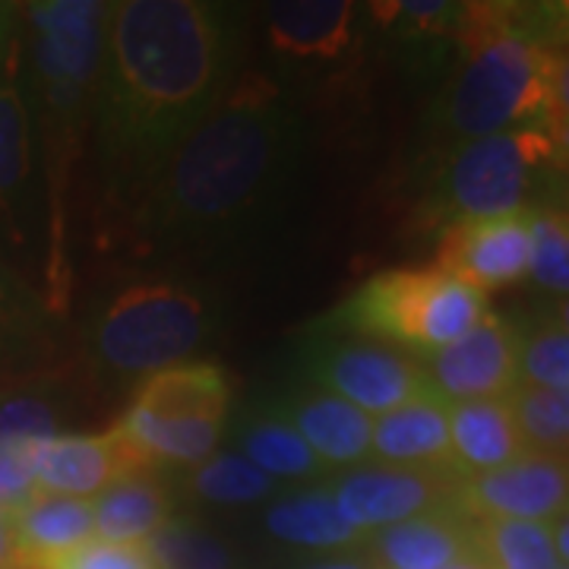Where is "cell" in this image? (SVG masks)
Instances as JSON below:
<instances>
[{
	"instance_id": "603a6c76",
	"label": "cell",
	"mask_w": 569,
	"mask_h": 569,
	"mask_svg": "<svg viewBox=\"0 0 569 569\" xmlns=\"http://www.w3.org/2000/svg\"><path fill=\"white\" fill-rule=\"evenodd\" d=\"M32 174V114L17 77V54L0 73V212H13Z\"/></svg>"
},
{
	"instance_id": "f1b7e54d",
	"label": "cell",
	"mask_w": 569,
	"mask_h": 569,
	"mask_svg": "<svg viewBox=\"0 0 569 569\" xmlns=\"http://www.w3.org/2000/svg\"><path fill=\"white\" fill-rule=\"evenodd\" d=\"M509 406L529 449L569 456V389L516 387Z\"/></svg>"
},
{
	"instance_id": "5b68a950",
	"label": "cell",
	"mask_w": 569,
	"mask_h": 569,
	"mask_svg": "<svg viewBox=\"0 0 569 569\" xmlns=\"http://www.w3.org/2000/svg\"><path fill=\"white\" fill-rule=\"evenodd\" d=\"M488 317L481 288L456 279L440 266L389 269L365 282L346 305L336 307L329 323L383 346H399L427 358L462 339Z\"/></svg>"
},
{
	"instance_id": "484cf974",
	"label": "cell",
	"mask_w": 569,
	"mask_h": 569,
	"mask_svg": "<svg viewBox=\"0 0 569 569\" xmlns=\"http://www.w3.org/2000/svg\"><path fill=\"white\" fill-rule=\"evenodd\" d=\"M475 541L488 569H560L550 522L481 519Z\"/></svg>"
},
{
	"instance_id": "83f0119b",
	"label": "cell",
	"mask_w": 569,
	"mask_h": 569,
	"mask_svg": "<svg viewBox=\"0 0 569 569\" xmlns=\"http://www.w3.org/2000/svg\"><path fill=\"white\" fill-rule=\"evenodd\" d=\"M190 490L206 503L244 507V503H260L266 497H272L276 481L244 456L219 452V456H209L206 462L193 468Z\"/></svg>"
},
{
	"instance_id": "8992f818",
	"label": "cell",
	"mask_w": 569,
	"mask_h": 569,
	"mask_svg": "<svg viewBox=\"0 0 569 569\" xmlns=\"http://www.w3.org/2000/svg\"><path fill=\"white\" fill-rule=\"evenodd\" d=\"M212 336V307L174 282H133L114 291L92 323V355L111 377L146 380L183 365Z\"/></svg>"
},
{
	"instance_id": "7bdbcfd3",
	"label": "cell",
	"mask_w": 569,
	"mask_h": 569,
	"mask_svg": "<svg viewBox=\"0 0 569 569\" xmlns=\"http://www.w3.org/2000/svg\"><path fill=\"white\" fill-rule=\"evenodd\" d=\"M29 3H44V0H29Z\"/></svg>"
},
{
	"instance_id": "f35d334b",
	"label": "cell",
	"mask_w": 569,
	"mask_h": 569,
	"mask_svg": "<svg viewBox=\"0 0 569 569\" xmlns=\"http://www.w3.org/2000/svg\"><path fill=\"white\" fill-rule=\"evenodd\" d=\"M20 567V553L13 548V538H10V529L3 522V512H0V569H17Z\"/></svg>"
},
{
	"instance_id": "5bb4252c",
	"label": "cell",
	"mask_w": 569,
	"mask_h": 569,
	"mask_svg": "<svg viewBox=\"0 0 569 569\" xmlns=\"http://www.w3.org/2000/svg\"><path fill=\"white\" fill-rule=\"evenodd\" d=\"M149 466L121 427L111 433H58L32 449L36 490L77 500H96L114 481Z\"/></svg>"
},
{
	"instance_id": "3957f363",
	"label": "cell",
	"mask_w": 569,
	"mask_h": 569,
	"mask_svg": "<svg viewBox=\"0 0 569 569\" xmlns=\"http://www.w3.org/2000/svg\"><path fill=\"white\" fill-rule=\"evenodd\" d=\"M557 203H569V171L557 164L548 127H519L456 142L437 171L430 212L449 228Z\"/></svg>"
},
{
	"instance_id": "d6a6232c",
	"label": "cell",
	"mask_w": 569,
	"mask_h": 569,
	"mask_svg": "<svg viewBox=\"0 0 569 569\" xmlns=\"http://www.w3.org/2000/svg\"><path fill=\"white\" fill-rule=\"evenodd\" d=\"M51 437H58V415L44 399L17 396L0 406V452L32 456Z\"/></svg>"
},
{
	"instance_id": "74e56055",
	"label": "cell",
	"mask_w": 569,
	"mask_h": 569,
	"mask_svg": "<svg viewBox=\"0 0 569 569\" xmlns=\"http://www.w3.org/2000/svg\"><path fill=\"white\" fill-rule=\"evenodd\" d=\"M550 531H553V548H557L560 563H567L569 567V509L563 516H557V519L550 522Z\"/></svg>"
},
{
	"instance_id": "ffe728a7",
	"label": "cell",
	"mask_w": 569,
	"mask_h": 569,
	"mask_svg": "<svg viewBox=\"0 0 569 569\" xmlns=\"http://www.w3.org/2000/svg\"><path fill=\"white\" fill-rule=\"evenodd\" d=\"M449 449V406L437 396L415 399L402 408L373 418L370 433V462L399 468H447Z\"/></svg>"
},
{
	"instance_id": "7402d4cb",
	"label": "cell",
	"mask_w": 569,
	"mask_h": 569,
	"mask_svg": "<svg viewBox=\"0 0 569 569\" xmlns=\"http://www.w3.org/2000/svg\"><path fill=\"white\" fill-rule=\"evenodd\" d=\"M266 529L284 545L310 550L348 548L361 538V531L351 529L329 490H305L282 497L266 512Z\"/></svg>"
},
{
	"instance_id": "e575fe53",
	"label": "cell",
	"mask_w": 569,
	"mask_h": 569,
	"mask_svg": "<svg viewBox=\"0 0 569 569\" xmlns=\"http://www.w3.org/2000/svg\"><path fill=\"white\" fill-rule=\"evenodd\" d=\"M36 493L32 481V456L20 452H0V512L20 507Z\"/></svg>"
},
{
	"instance_id": "e0dca14e",
	"label": "cell",
	"mask_w": 569,
	"mask_h": 569,
	"mask_svg": "<svg viewBox=\"0 0 569 569\" xmlns=\"http://www.w3.org/2000/svg\"><path fill=\"white\" fill-rule=\"evenodd\" d=\"M3 522L10 529L13 548L26 567H51L63 553L82 548L96 538L92 500L58 497L36 490L20 507L7 509Z\"/></svg>"
},
{
	"instance_id": "44dd1931",
	"label": "cell",
	"mask_w": 569,
	"mask_h": 569,
	"mask_svg": "<svg viewBox=\"0 0 569 569\" xmlns=\"http://www.w3.org/2000/svg\"><path fill=\"white\" fill-rule=\"evenodd\" d=\"M168 493L142 471L127 475L92 500L96 538L114 545H146L168 526Z\"/></svg>"
},
{
	"instance_id": "ac0fdd59",
	"label": "cell",
	"mask_w": 569,
	"mask_h": 569,
	"mask_svg": "<svg viewBox=\"0 0 569 569\" xmlns=\"http://www.w3.org/2000/svg\"><path fill=\"white\" fill-rule=\"evenodd\" d=\"M276 415L305 437L307 447L317 452V459L326 468L370 462L373 418L346 399L323 392V389H310V392L291 396Z\"/></svg>"
},
{
	"instance_id": "d4e9b609",
	"label": "cell",
	"mask_w": 569,
	"mask_h": 569,
	"mask_svg": "<svg viewBox=\"0 0 569 569\" xmlns=\"http://www.w3.org/2000/svg\"><path fill=\"white\" fill-rule=\"evenodd\" d=\"M241 449L244 459L266 471L272 481H307L326 471L317 452L305 443V437L279 415L253 418L241 430Z\"/></svg>"
},
{
	"instance_id": "4fadbf2b",
	"label": "cell",
	"mask_w": 569,
	"mask_h": 569,
	"mask_svg": "<svg viewBox=\"0 0 569 569\" xmlns=\"http://www.w3.org/2000/svg\"><path fill=\"white\" fill-rule=\"evenodd\" d=\"M516 326L488 313L471 326L462 339L427 355L425 370L430 389L447 402H478V399H507L519 387L516 370Z\"/></svg>"
},
{
	"instance_id": "6da1fadb",
	"label": "cell",
	"mask_w": 569,
	"mask_h": 569,
	"mask_svg": "<svg viewBox=\"0 0 569 569\" xmlns=\"http://www.w3.org/2000/svg\"><path fill=\"white\" fill-rule=\"evenodd\" d=\"M238 0H108L99 54L104 156L137 183L231 82Z\"/></svg>"
},
{
	"instance_id": "cb8c5ba5",
	"label": "cell",
	"mask_w": 569,
	"mask_h": 569,
	"mask_svg": "<svg viewBox=\"0 0 569 569\" xmlns=\"http://www.w3.org/2000/svg\"><path fill=\"white\" fill-rule=\"evenodd\" d=\"M365 17L383 36L402 44L459 41L466 29L468 0H361Z\"/></svg>"
},
{
	"instance_id": "9c48e42d",
	"label": "cell",
	"mask_w": 569,
	"mask_h": 569,
	"mask_svg": "<svg viewBox=\"0 0 569 569\" xmlns=\"http://www.w3.org/2000/svg\"><path fill=\"white\" fill-rule=\"evenodd\" d=\"M361 0H263L266 48L298 77L342 70L361 51Z\"/></svg>"
},
{
	"instance_id": "60d3db41",
	"label": "cell",
	"mask_w": 569,
	"mask_h": 569,
	"mask_svg": "<svg viewBox=\"0 0 569 569\" xmlns=\"http://www.w3.org/2000/svg\"><path fill=\"white\" fill-rule=\"evenodd\" d=\"M447 569H488V567H485V560H481V557H471V560L452 563V567H447Z\"/></svg>"
},
{
	"instance_id": "ba28073f",
	"label": "cell",
	"mask_w": 569,
	"mask_h": 569,
	"mask_svg": "<svg viewBox=\"0 0 569 569\" xmlns=\"http://www.w3.org/2000/svg\"><path fill=\"white\" fill-rule=\"evenodd\" d=\"M104 3L108 0L29 3L41 96L48 111L63 123L80 118L92 86L99 82Z\"/></svg>"
},
{
	"instance_id": "f546056e",
	"label": "cell",
	"mask_w": 569,
	"mask_h": 569,
	"mask_svg": "<svg viewBox=\"0 0 569 569\" xmlns=\"http://www.w3.org/2000/svg\"><path fill=\"white\" fill-rule=\"evenodd\" d=\"M529 276L550 295H569V203L531 212Z\"/></svg>"
},
{
	"instance_id": "836d02e7",
	"label": "cell",
	"mask_w": 569,
	"mask_h": 569,
	"mask_svg": "<svg viewBox=\"0 0 569 569\" xmlns=\"http://www.w3.org/2000/svg\"><path fill=\"white\" fill-rule=\"evenodd\" d=\"M48 569H162L149 545H114V541H86L82 548L63 553Z\"/></svg>"
},
{
	"instance_id": "277c9868",
	"label": "cell",
	"mask_w": 569,
	"mask_h": 569,
	"mask_svg": "<svg viewBox=\"0 0 569 569\" xmlns=\"http://www.w3.org/2000/svg\"><path fill=\"white\" fill-rule=\"evenodd\" d=\"M550 51L507 32L468 41L433 111L437 133L468 142L519 127H545L550 118Z\"/></svg>"
},
{
	"instance_id": "8d00e7d4",
	"label": "cell",
	"mask_w": 569,
	"mask_h": 569,
	"mask_svg": "<svg viewBox=\"0 0 569 569\" xmlns=\"http://www.w3.org/2000/svg\"><path fill=\"white\" fill-rule=\"evenodd\" d=\"M17 54V0H0V73Z\"/></svg>"
},
{
	"instance_id": "d6986e66",
	"label": "cell",
	"mask_w": 569,
	"mask_h": 569,
	"mask_svg": "<svg viewBox=\"0 0 569 569\" xmlns=\"http://www.w3.org/2000/svg\"><path fill=\"white\" fill-rule=\"evenodd\" d=\"M373 553L383 569H447L478 557V541L466 516L447 507L380 529Z\"/></svg>"
},
{
	"instance_id": "1f68e13d",
	"label": "cell",
	"mask_w": 569,
	"mask_h": 569,
	"mask_svg": "<svg viewBox=\"0 0 569 569\" xmlns=\"http://www.w3.org/2000/svg\"><path fill=\"white\" fill-rule=\"evenodd\" d=\"M41 307L32 291L0 260V358L20 355L39 339Z\"/></svg>"
},
{
	"instance_id": "7a4b0ae2",
	"label": "cell",
	"mask_w": 569,
	"mask_h": 569,
	"mask_svg": "<svg viewBox=\"0 0 569 569\" xmlns=\"http://www.w3.org/2000/svg\"><path fill=\"white\" fill-rule=\"evenodd\" d=\"M305 149V121L279 82H228L216 104L142 181V231L152 241H209L253 222Z\"/></svg>"
},
{
	"instance_id": "ee69618b",
	"label": "cell",
	"mask_w": 569,
	"mask_h": 569,
	"mask_svg": "<svg viewBox=\"0 0 569 569\" xmlns=\"http://www.w3.org/2000/svg\"><path fill=\"white\" fill-rule=\"evenodd\" d=\"M560 569H569V567H560Z\"/></svg>"
},
{
	"instance_id": "d590c367",
	"label": "cell",
	"mask_w": 569,
	"mask_h": 569,
	"mask_svg": "<svg viewBox=\"0 0 569 569\" xmlns=\"http://www.w3.org/2000/svg\"><path fill=\"white\" fill-rule=\"evenodd\" d=\"M548 86H550V114L569 123V48L550 51L548 58Z\"/></svg>"
},
{
	"instance_id": "4dcf8cb0",
	"label": "cell",
	"mask_w": 569,
	"mask_h": 569,
	"mask_svg": "<svg viewBox=\"0 0 569 569\" xmlns=\"http://www.w3.org/2000/svg\"><path fill=\"white\" fill-rule=\"evenodd\" d=\"M146 545L162 569H231V557L216 538L187 526H162Z\"/></svg>"
},
{
	"instance_id": "52a82bcc",
	"label": "cell",
	"mask_w": 569,
	"mask_h": 569,
	"mask_svg": "<svg viewBox=\"0 0 569 569\" xmlns=\"http://www.w3.org/2000/svg\"><path fill=\"white\" fill-rule=\"evenodd\" d=\"M231 383L219 365L183 361L146 377L121 430L149 462L200 466L222 443Z\"/></svg>"
},
{
	"instance_id": "7c38bea8",
	"label": "cell",
	"mask_w": 569,
	"mask_h": 569,
	"mask_svg": "<svg viewBox=\"0 0 569 569\" xmlns=\"http://www.w3.org/2000/svg\"><path fill=\"white\" fill-rule=\"evenodd\" d=\"M456 509L475 519L553 522L569 509V456L529 449L509 466L459 481Z\"/></svg>"
},
{
	"instance_id": "30bf717a",
	"label": "cell",
	"mask_w": 569,
	"mask_h": 569,
	"mask_svg": "<svg viewBox=\"0 0 569 569\" xmlns=\"http://www.w3.org/2000/svg\"><path fill=\"white\" fill-rule=\"evenodd\" d=\"M310 377L323 392L346 399L370 418L437 396L427 380L425 361L373 339L326 342L310 355Z\"/></svg>"
},
{
	"instance_id": "4316f807",
	"label": "cell",
	"mask_w": 569,
	"mask_h": 569,
	"mask_svg": "<svg viewBox=\"0 0 569 569\" xmlns=\"http://www.w3.org/2000/svg\"><path fill=\"white\" fill-rule=\"evenodd\" d=\"M519 387L569 389V332L553 317L516 326Z\"/></svg>"
},
{
	"instance_id": "8fae6325",
	"label": "cell",
	"mask_w": 569,
	"mask_h": 569,
	"mask_svg": "<svg viewBox=\"0 0 569 569\" xmlns=\"http://www.w3.org/2000/svg\"><path fill=\"white\" fill-rule=\"evenodd\" d=\"M456 490L459 478L447 468L370 466L346 475L329 493L348 526L365 535L456 507Z\"/></svg>"
},
{
	"instance_id": "9a60e30c",
	"label": "cell",
	"mask_w": 569,
	"mask_h": 569,
	"mask_svg": "<svg viewBox=\"0 0 569 569\" xmlns=\"http://www.w3.org/2000/svg\"><path fill=\"white\" fill-rule=\"evenodd\" d=\"M531 260V209L478 219V222L449 224L440 238L443 272L475 284L481 291L507 288L529 276Z\"/></svg>"
},
{
	"instance_id": "b9f144b4",
	"label": "cell",
	"mask_w": 569,
	"mask_h": 569,
	"mask_svg": "<svg viewBox=\"0 0 569 569\" xmlns=\"http://www.w3.org/2000/svg\"><path fill=\"white\" fill-rule=\"evenodd\" d=\"M317 569H361V567H355V563H326V567H317Z\"/></svg>"
},
{
	"instance_id": "2e32d148",
	"label": "cell",
	"mask_w": 569,
	"mask_h": 569,
	"mask_svg": "<svg viewBox=\"0 0 569 569\" xmlns=\"http://www.w3.org/2000/svg\"><path fill=\"white\" fill-rule=\"evenodd\" d=\"M449 471L468 481L516 462L529 452L507 399H478L449 406Z\"/></svg>"
},
{
	"instance_id": "ab89813d",
	"label": "cell",
	"mask_w": 569,
	"mask_h": 569,
	"mask_svg": "<svg viewBox=\"0 0 569 569\" xmlns=\"http://www.w3.org/2000/svg\"><path fill=\"white\" fill-rule=\"evenodd\" d=\"M550 317H553V320H557V323L563 326V329L569 332V295L567 298H560V305L550 310Z\"/></svg>"
}]
</instances>
